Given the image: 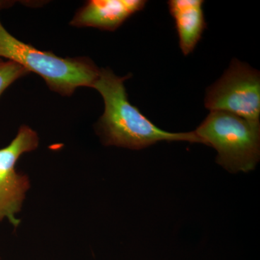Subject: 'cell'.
Instances as JSON below:
<instances>
[{
  "mask_svg": "<svg viewBox=\"0 0 260 260\" xmlns=\"http://www.w3.org/2000/svg\"><path fill=\"white\" fill-rule=\"evenodd\" d=\"M129 77L121 78L112 70L102 69L92 85L102 95L105 104L98 124L104 144L140 150L160 141L203 143L194 131L176 133L160 129L132 105L124 86V81Z\"/></svg>",
  "mask_w": 260,
  "mask_h": 260,
  "instance_id": "cell-1",
  "label": "cell"
},
{
  "mask_svg": "<svg viewBox=\"0 0 260 260\" xmlns=\"http://www.w3.org/2000/svg\"><path fill=\"white\" fill-rule=\"evenodd\" d=\"M5 3L0 2V9ZM0 57L37 73L61 95H71L79 87H91L100 70L88 58H61L39 50L12 36L0 22Z\"/></svg>",
  "mask_w": 260,
  "mask_h": 260,
  "instance_id": "cell-2",
  "label": "cell"
},
{
  "mask_svg": "<svg viewBox=\"0 0 260 260\" xmlns=\"http://www.w3.org/2000/svg\"><path fill=\"white\" fill-rule=\"evenodd\" d=\"M194 133L217 151L228 172H251L260 158V124L225 112H210Z\"/></svg>",
  "mask_w": 260,
  "mask_h": 260,
  "instance_id": "cell-3",
  "label": "cell"
},
{
  "mask_svg": "<svg viewBox=\"0 0 260 260\" xmlns=\"http://www.w3.org/2000/svg\"><path fill=\"white\" fill-rule=\"evenodd\" d=\"M205 106L210 112L235 114L259 123L260 73L237 59L207 89Z\"/></svg>",
  "mask_w": 260,
  "mask_h": 260,
  "instance_id": "cell-4",
  "label": "cell"
},
{
  "mask_svg": "<svg viewBox=\"0 0 260 260\" xmlns=\"http://www.w3.org/2000/svg\"><path fill=\"white\" fill-rule=\"evenodd\" d=\"M38 145L37 133L23 125L11 143L0 149V222L8 218L13 226L20 225L15 214L21 210L30 184L28 176L17 172L15 165L23 153L36 150Z\"/></svg>",
  "mask_w": 260,
  "mask_h": 260,
  "instance_id": "cell-5",
  "label": "cell"
},
{
  "mask_svg": "<svg viewBox=\"0 0 260 260\" xmlns=\"http://www.w3.org/2000/svg\"><path fill=\"white\" fill-rule=\"evenodd\" d=\"M145 0H90L80 8L70 25L114 31L124 21L143 10Z\"/></svg>",
  "mask_w": 260,
  "mask_h": 260,
  "instance_id": "cell-6",
  "label": "cell"
},
{
  "mask_svg": "<svg viewBox=\"0 0 260 260\" xmlns=\"http://www.w3.org/2000/svg\"><path fill=\"white\" fill-rule=\"evenodd\" d=\"M203 0H171L169 12L175 21L179 47L184 55L196 47L206 28Z\"/></svg>",
  "mask_w": 260,
  "mask_h": 260,
  "instance_id": "cell-7",
  "label": "cell"
},
{
  "mask_svg": "<svg viewBox=\"0 0 260 260\" xmlns=\"http://www.w3.org/2000/svg\"><path fill=\"white\" fill-rule=\"evenodd\" d=\"M29 72L23 67L11 61H0V95L15 80Z\"/></svg>",
  "mask_w": 260,
  "mask_h": 260,
  "instance_id": "cell-8",
  "label": "cell"
},
{
  "mask_svg": "<svg viewBox=\"0 0 260 260\" xmlns=\"http://www.w3.org/2000/svg\"><path fill=\"white\" fill-rule=\"evenodd\" d=\"M0 61H1V59H0Z\"/></svg>",
  "mask_w": 260,
  "mask_h": 260,
  "instance_id": "cell-9",
  "label": "cell"
},
{
  "mask_svg": "<svg viewBox=\"0 0 260 260\" xmlns=\"http://www.w3.org/2000/svg\"><path fill=\"white\" fill-rule=\"evenodd\" d=\"M0 260H1V259H0Z\"/></svg>",
  "mask_w": 260,
  "mask_h": 260,
  "instance_id": "cell-10",
  "label": "cell"
}]
</instances>
